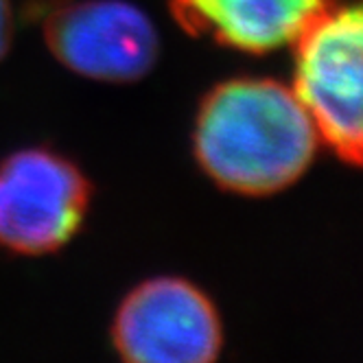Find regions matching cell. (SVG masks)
I'll return each mask as SVG.
<instances>
[{
    "label": "cell",
    "mask_w": 363,
    "mask_h": 363,
    "mask_svg": "<svg viewBox=\"0 0 363 363\" xmlns=\"http://www.w3.org/2000/svg\"><path fill=\"white\" fill-rule=\"evenodd\" d=\"M320 134L291 88L267 79L219 86L201 106L195 153L219 186L243 195L282 191L315 158Z\"/></svg>",
    "instance_id": "cell-1"
},
{
    "label": "cell",
    "mask_w": 363,
    "mask_h": 363,
    "mask_svg": "<svg viewBox=\"0 0 363 363\" xmlns=\"http://www.w3.org/2000/svg\"><path fill=\"white\" fill-rule=\"evenodd\" d=\"M361 9L330 7L296 40L294 92L320 138L361 162Z\"/></svg>",
    "instance_id": "cell-2"
},
{
    "label": "cell",
    "mask_w": 363,
    "mask_h": 363,
    "mask_svg": "<svg viewBox=\"0 0 363 363\" xmlns=\"http://www.w3.org/2000/svg\"><path fill=\"white\" fill-rule=\"evenodd\" d=\"M90 199L86 177L48 151H22L0 167V243L22 254L64 245Z\"/></svg>",
    "instance_id": "cell-3"
},
{
    "label": "cell",
    "mask_w": 363,
    "mask_h": 363,
    "mask_svg": "<svg viewBox=\"0 0 363 363\" xmlns=\"http://www.w3.org/2000/svg\"><path fill=\"white\" fill-rule=\"evenodd\" d=\"M114 344L132 363H206L221 350V324L215 306L193 284L158 278L123 302Z\"/></svg>",
    "instance_id": "cell-4"
},
{
    "label": "cell",
    "mask_w": 363,
    "mask_h": 363,
    "mask_svg": "<svg viewBox=\"0 0 363 363\" xmlns=\"http://www.w3.org/2000/svg\"><path fill=\"white\" fill-rule=\"evenodd\" d=\"M44 35L64 66L96 82H136L158 55L151 20L123 0L62 5L46 13Z\"/></svg>",
    "instance_id": "cell-5"
},
{
    "label": "cell",
    "mask_w": 363,
    "mask_h": 363,
    "mask_svg": "<svg viewBox=\"0 0 363 363\" xmlns=\"http://www.w3.org/2000/svg\"><path fill=\"white\" fill-rule=\"evenodd\" d=\"M171 7L189 33L267 53L296 44L333 7V0H173Z\"/></svg>",
    "instance_id": "cell-6"
},
{
    "label": "cell",
    "mask_w": 363,
    "mask_h": 363,
    "mask_svg": "<svg viewBox=\"0 0 363 363\" xmlns=\"http://www.w3.org/2000/svg\"><path fill=\"white\" fill-rule=\"evenodd\" d=\"M9 38H11V13L7 7V0H0V57L9 46Z\"/></svg>",
    "instance_id": "cell-7"
}]
</instances>
